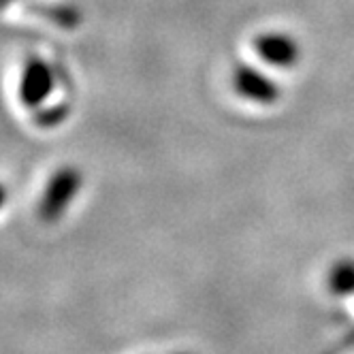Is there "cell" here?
I'll return each instance as SVG.
<instances>
[{"instance_id": "1", "label": "cell", "mask_w": 354, "mask_h": 354, "mask_svg": "<svg viewBox=\"0 0 354 354\" xmlns=\"http://www.w3.org/2000/svg\"><path fill=\"white\" fill-rule=\"evenodd\" d=\"M261 52H263L265 58H269V62L288 64V62H292L295 47H292V41L288 43L282 37H269V39H265L261 43Z\"/></svg>"}]
</instances>
